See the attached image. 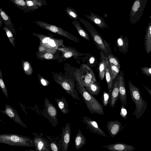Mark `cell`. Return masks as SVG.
<instances>
[{
	"label": "cell",
	"instance_id": "cell-1",
	"mask_svg": "<svg viewBox=\"0 0 151 151\" xmlns=\"http://www.w3.org/2000/svg\"><path fill=\"white\" fill-rule=\"evenodd\" d=\"M77 82V89L81 95L87 107L91 114H96L104 115L105 112L103 110L104 106L92 95L89 93L81 84L77 73L75 74Z\"/></svg>",
	"mask_w": 151,
	"mask_h": 151
},
{
	"label": "cell",
	"instance_id": "cell-2",
	"mask_svg": "<svg viewBox=\"0 0 151 151\" xmlns=\"http://www.w3.org/2000/svg\"><path fill=\"white\" fill-rule=\"evenodd\" d=\"M128 87L131 98L135 105V109L132 115L139 119L146 110L147 103L144 100L139 88L136 87L130 80L128 81Z\"/></svg>",
	"mask_w": 151,
	"mask_h": 151
},
{
	"label": "cell",
	"instance_id": "cell-3",
	"mask_svg": "<svg viewBox=\"0 0 151 151\" xmlns=\"http://www.w3.org/2000/svg\"><path fill=\"white\" fill-rule=\"evenodd\" d=\"M0 143L13 146H34L33 139L28 137L16 134H0Z\"/></svg>",
	"mask_w": 151,
	"mask_h": 151
},
{
	"label": "cell",
	"instance_id": "cell-4",
	"mask_svg": "<svg viewBox=\"0 0 151 151\" xmlns=\"http://www.w3.org/2000/svg\"><path fill=\"white\" fill-rule=\"evenodd\" d=\"M32 34L36 36L40 40L39 51H44L54 54L60 46H64L63 40H62L57 39L42 34L34 33Z\"/></svg>",
	"mask_w": 151,
	"mask_h": 151
},
{
	"label": "cell",
	"instance_id": "cell-5",
	"mask_svg": "<svg viewBox=\"0 0 151 151\" xmlns=\"http://www.w3.org/2000/svg\"><path fill=\"white\" fill-rule=\"evenodd\" d=\"M78 18L90 34L93 40L97 47L104 53H106L108 50L106 42L88 22L79 17Z\"/></svg>",
	"mask_w": 151,
	"mask_h": 151
},
{
	"label": "cell",
	"instance_id": "cell-6",
	"mask_svg": "<svg viewBox=\"0 0 151 151\" xmlns=\"http://www.w3.org/2000/svg\"><path fill=\"white\" fill-rule=\"evenodd\" d=\"M147 0H135L131 7L129 21L135 24L142 17Z\"/></svg>",
	"mask_w": 151,
	"mask_h": 151
},
{
	"label": "cell",
	"instance_id": "cell-7",
	"mask_svg": "<svg viewBox=\"0 0 151 151\" xmlns=\"http://www.w3.org/2000/svg\"><path fill=\"white\" fill-rule=\"evenodd\" d=\"M54 79L55 81L61 86L73 99L81 100L78 93L75 88V82L73 80L63 78L59 75L57 76Z\"/></svg>",
	"mask_w": 151,
	"mask_h": 151
},
{
	"label": "cell",
	"instance_id": "cell-8",
	"mask_svg": "<svg viewBox=\"0 0 151 151\" xmlns=\"http://www.w3.org/2000/svg\"><path fill=\"white\" fill-rule=\"evenodd\" d=\"M35 22L43 28L63 36L69 40L78 43L79 42L77 38L59 27L42 21H35Z\"/></svg>",
	"mask_w": 151,
	"mask_h": 151
},
{
	"label": "cell",
	"instance_id": "cell-9",
	"mask_svg": "<svg viewBox=\"0 0 151 151\" xmlns=\"http://www.w3.org/2000/svg\"><path fill=\"white\" fill-rule=\"evenodd\" d=\"M78 73L81 84L84 87L96 81L93 70L87 65L82 64Z\"/></svg>",
	"mask_w": 151,
	"mask_h": 151
},
{
	"label": "cell",
	"instance_id": "cell-10",
	"mask_svg": "<svg viewBox=\"0 0 151 151\" xmlns=\"http://www.w3.org/2000/svg\"><path fill=\"white\" fill-rule=\"evenodd\" d=\"M45 109L46 118L54 127H56L58 122L57 118V111L56 108L51 103L49 100L46 98L44 101Z\"/></svg>",
	"mask_w": 151,
	"mask_h": 151
},
{
	"label": "cell",
	"instance_id": "cell-11",
	"mask_svg": "<svg viewBox=\"0 0 151 151\" xmlns=\"http://www.w3.org/2000/svg\"><path fill=\"white\" fill-rule=\"evenodd\" d=\"M33 139L36 151H51L50 143L47 139L36 133H33Z\"/></svg>",
	"mask_w": 151,
	"mask_h": 151
},
{
	"label": "cell",
	"instance_id": "cell-12",
	"mask_svg": "<svg viewBox=\"0 0 151 151\" xmlns=\"http://www.w3.org/2000/svg\"><path fill=\"white\" fill-rule=\"evenodd\" d=\"M83 121L86 125L87 129L91 132L100 135L103 137H107V135L100 128L96 121L92 120L88 116H83Z\"/></svg>",
	"mask_w": 151,
	"mask_h": 151
},
{
	"label": "cell",
	"instance_id": "cell-13",
	"mask_svg": "<svg viewBox=\"0 0 151 151\" xmlns=\"http://www.w3.org/2000/svg\"><path fill=\"white\" fill-rule=\"evenodd\" d=\"M0 112L22 127L27 128L21 119L17 111L11 106L6 104L4 110H0Z\"/></svg>",
	"mask_w": 151,
	"mask_h": 151
},
{
	"label": "cell",
	"instance_id": "cell-14",
	"mask_svg": "<svg viewBox=\"0 0 151 151\" xmlns=\"http://www.w3.org/2000/svg\"><path fill=\"white\" fill-rule=\"evenodd\" d=\"M62 137L60 139L62 142V151H67L70 140L71 130L70 124L67 123L65 127H62Z\"/></svg>",
	"mask_w": 151,
	"mask_h": 151
},
{
	"label": "cell",
	"instance_id": "cell-15",
	"mask_svg": "<svg viewBox=\"0 0 151 151\" xmlns=\"http://www.w3.org/2000/svg\"><path fill=\"white\" fill-rule=\"evenodd\" d=\"M106 127L110 136L112 137L117 135L124 128L122 124L118 120L107 122Z\"/></svg>",
	"mask_w": 151,
	"mask_h": 151
},
{
	"label": "cell",
	"instance_id": "cell-16",
	"mask_svg": "<svg viewBox=\"0 0 151 151\" xmlns=\"http://www.w3.org/2000/svg\"><path fill=\"white\" fill-rule=\"evenodd\" d=\"M102 147L106 148L109 151H132L135 150L131 145L121 143L109 144Z\"/></svg>",
	"mask_w": 151,
	"mask_h": 151
},
{
	"label": "cell",
	"instance_id": "cell-17",
	"mask_svg": "<svg viewBox=\"0 0 151 151\" xmlns=\"http://www.w3.org/2000/svg\"><path fill=\"white\" fill-rule=\"evenodd\" d=\"M119 81V98L122 105H127V96L124 79L123 75L117 78Z\"/></svg>",
	"mask_w": 151,
	"mask_h": 151
},
{
	"label": "cell",
	"instance_id": "cell-18",
	"mask_svg": "<svg viewBox=\"0 0 151 151\" xmlns=\"http://www.w3.org/2000/svg\"><path fill=\"white\" fill-rule=\"evenodd\" d=\"M119 81L117 78L116 80L114 83L112 90L110 94L109 104L110 107L112 108L115 107L116 101L119 98Z\"/></svg>",
	"mask_w": 151,
	"mask_h": 151
},
{
	"label": "cell",
	"instance_id": "cell-19",
	"mask_svg": "<svg viewBox=\"0 0 151 151\" xmlns=\"http://www.w3.org/2000/svg\"><path fill=\"white\" fill-rule=\"evenodd\" d=\"M86 17L101 29L108 27L104 19L98 15L90 12V15L84 14Z\"/></svg>",
	"mask_w": 151,
	"mask_h": 151
},
{
	"label": "cell",
	"instance_id": "cell-20",
	"mask_svg": "<svg viewBox=\"0 0 151 151\" xmlns=\"http://www.w3.org/2000/svg\"><path fill=\"white\" fill-rule=\"evenodd\" d=\"M25 2L28 12L34 11L47 4L45 0H25Z\"/></svg>",
	"mask_w": 151,
	"mask_h": 151
},
{
	"label": "cell",
	"instance_id": "cell-21",
	"mask_svg": "<svg viewBox=\"0 0 151 151\" xmlns=\"http://www.w3.org/2000/svg\"><path fill=\"white\" fill-rule=\"evenodd\" d=\"M105 59L106 68L105 75L106 76V80L107 82L109 93L110 94L113 88V79L112 78V74L107 58L105 57Z\"/></svg>",
	"mask_w": 151,
	"mask_h": 151
},
{
	"label": "cell",
	"instance_id": "cell-22",
	"mask_svg": "<svg viewBox=\"0 0 151 151\" xmlns=\"http://www.w3.org/2000/svg\"><path fill=\"white\" fill-rule=\"evenodd\" d=\"M0 17L5 25L14 34L16 32L10 17L0 7Z\"/></svg>",
	"mask_w": 151,
	"mask_h": 151
},
{
	"label": "cell",
	"instance_id": "cell-23",
	"mask_svg": "<svg viewBox=\"0 0 151 151\" xmlns=\"http://www.w3.org/2000/svg\"><path fill=\"white\" fill-rule=\"evenodd\" d=\"M144 45L146 52L150 54L151 52V22L149 23L146 29Z\"/></svg>",
	"mask_w": 151,
	"mask_h": 151
},
{
	"label": "cell",
	"instance_id": "cell-24",
	"mask_svg": "<svg viewBox=\"0 0 151 151\" xmlns=\"http://www.w3.org/2000/svg\"><path fill=\"white\" fill-rule=\"evenodd\" d=\"M47 138L49 140L51 151H62V142L59 139L58 137L55 138L53 137L48 136Z\"/></svg>",
	"mask_w": 151,
	"mask_h": 151
},
{
	"label": "cell",
	"instance_id": "cell-25",
	"mask_svg": "<svg viewBox=\"0 0 151 151\" xmlns=\"http://www.w3.org/2000/svg\"><path fill=\"white\" fill-rule=\"evenodd\" d=\"M57 50L61 51L63 57L66 58L79 55V52L76 49L70 47L63 46V47H58Z\"/></svg>",
	"mask_w": 151,
	"mask_h": 151
},
{
	"label": "cell",
	"instance_id": "cell-26",
	"mask_svg": "<svg viewBox=\"0 0 151 151\" xmlns=\"http://www.w3.org/2000/svg\"><path fill=\"white\" fill-rule=\"evenodd\" d=\"M86 142V139L85 137L83 135L81 130L78 129L74 140L76 149L78 150L81 149Z\"/></svg>",
	"mask_w": 151,
	"mask_h": 151
},
{
	"label": "cell",
	"instance_id": "cell-27",
	"mask_svg": "<svg viewBox=\"0 0 151 151\" xmlns=\"http://www.w3.org/2000/svg\"><path fill=\"white\" fill-rule=\"evenodd\" d=\"M57 104L61 112L65 114H67L70 111V110L68 108V104L67 101L63 96L61 99L55 98Z\"/></svg>",
	"mask_w": 151,
	"mask_h": 151
},
{
	"label": "cell",
	"instance_id": "cell-28",
	"mask_svg": "<svg viewBox=\"0 0 151 151\" xmlns=\"http://www.w3.org/2000/svg\"><path fill=\"white\" fill-rule=\"evenodd\" d=\"M85 87L87 91L92 95H98L101 89L99 83L96 81Z\"/></svg>",
	"mask_w": 151,
	"mask_h": 151
},
{
	"label": "cell",
	"instance_id": "cell-29",
	"mask_svg": "<svg viewBox=\"0 0 151 151\" xmlns=\"http://www.w3.org/2000/svg\"><path fill=\"white\" fill-rule=\"evenodd\" d=\"M100 53L101 55V60L99 67V76L100 79L102 81L103 80L105 74L106 56H105L104 54V52L102 51H101Z\"/></svg>",
	"mask_w": 151,
	"mask_h": 151
},
{
	"label": "cell",
	"instance_id": "cell-30",
	"mask_svg": "<svg viewBox=\"0 0 151 151\" xmlns=\"http://www.w3.org/2000/svg\"><path fill=\"white\" fill-rule=\"evenodd\" d=\"M72 24L76 29L78 32L81 37L88 40H90L88 35L82 27L79 21L73 20L72 22Z\"/></svg>",
	"mask_w": 151,
	"mask_h": 151
},
{
	"label": "cell",
	"instance_id": "cell-31",
	"mask_svg": "<svg viewBox=\"0 0 151 151\" xmlns=\"http://www.w3.org/2000/svg\"><path fill=\"white\" fill-rule=\"evenodd\" d=\"M54 54L44 51H39L37 53L36 56L40 60L55 59L58 56Z\"/></svg>",
	"mask_w": 151,
	"mask_h": 151
},
{
	"label": "cell",
	"instance_id": "cell-32",
	"mask_svg": "<svg viewBox=\"0 0 151 151\" xmlns=\"http://www.w3.org/2000/svg\"><path fill=\"white\" fill-rule=\"evenodd\" d=\"M15 6L24 12H28L25 0H9Z\"/></svg>",
	"mask_w": 151,
	"mask_h": 151
},
{
	"label": "cell",
	"instance_id": "cell-33",
	"mask_svg": "<svg viewBox=\"0 0 151 151\" xmlns=\"http://www.w3.org/2000/svg\"><path fill=\"white\" fill-rule=\"evenodd\" d=\"M22 65L23 70L25 74L28 76L31 75L33 72V69L30 63L28 61H24L22 59Z\"/></svg>",
	"mask_w": 151,
	"mask_h": 151
},
{
	"label": "cell",
	"instance_id": "cell-34",
	"mask_svg": "<svg viewBox=\"0 0 151 151\" xmlns=\"http://www.w3.org/2000/svg\"><path fill=\"white\" fill-rule=\"evenodd\" d=\"M65 11L67 15L73 20H77L79 17L77 12L70 7L66 8Z\"/></svg>",
	"mask_w": 151,
	"mask_h": 151
},
{
	"label": "cell",
	"instance_id": "cell-35",
	"mask_svg": "<svg viewBox=\"0 0 151 151\" xmlns=\"http://www.w3.org/2000/svg\"><path fill=\"white\" fill-rule=\"evenodd\" d=\"M3 29L5 31L10 42L14 47L15 45L14 42L15 38L14 37L12 32L5 25L4 26Z\"/></svg>",
	"mask_w": 151,
	"mask_h": 151
},
{
	"label": "cell",
	"instance_id": "cell-36",
	"mask_svg": "<svg viewBox=\"0 0 151 151\" xmlns=\"http://www.w3.org/2000/svg\"><path fill=\"white\" fill-rule=\"evenodd\" d=\"M116 44L118 47L122 48L124 50L127 47L128 43L127 41H126L125 39L121 35V37L118 39Z\"/></svg>",
	"mask_w": 151,
	"mask_h": 151
},
{
	"label": "cell",
	"instance_id": "cell-37",
	"mask_svg": "<svg viewBox=\"0 0 151 151\" xmlns=\"http://www.w3.org/2000/svg\"><path fill=\"white\" fill-rule=\"evenodd\" d=\"M0 87L3 94L7 97H9L7 91L2 78V73L0 69Z\"/></svg>",
	"mask_w": 151,
	"mask_h": 151
},
{
	"label": "cell",
	"instance_id": "cell-38",
	"mask_svg": "<svg viewBox=\"0 0 151 151\" xmlns=\"http://www.w3.org/2000/svg\"><path fill=\"white\" fill-rule=\"evenodd\" d=\"M107 58L109 63L113 64L120 69V63L119 60L116 58L113 55H110L108 56Z\"/></svg>",
	"mask_w": 151,
	"mask_h": 151
},
{
	"label": "cell",
	"instance_id": "cell-39",
	"mask_svg": "<svg viewBox=\"0 0 151 151\" xmlns=\"http://www.w3.org/2000/svg\"><path fill=\"white\" fill-rule=\"evenodd\" d=\"M110 94L105 91L103 92V96L101 99L102 103L104 106H106L109 101Z\"/></svg>",
	"mask_w": 151,
	"mask_h": 151
},
{
	"label": "cell",
	"instance_id": "cell-40",
	"mask_svg": "<svg viewBox=\"0 0 151 151\" xmlns=\"http://www.w3.org/2000/svg\"><path fill=\"white\" fill-rule=\"evenodd\" d=\"M109 64L112 74V78L114 80L119 72L120 69L112 63H109Z\"/></svg>",
	"mask_w": 151,
	"mask_h": 151
},
{
	"label": "cell",
	"instance_id": "cell-41",
	"mask_svg": "<svg viewBox=\"0 0 151 151\" xmlns=\"http://www.w3.org/2000/svg\"><path fill=\"white\" fill-rule=\"evenodd\" d=\"M142 72L145 75L151 77V68L147 67H144L141 68Z\"/></svg>",
	"mask_w": 151,
	"mask_h": 151
},
{
	"label": "cell",
	"instance_id": "cell-42",
	"mask_svg": "<svg viewBox=\"0 0 151 151\" xmlns=\"http://www.w3.org/2000/svg\"><path fill=\"white\" fill-rule=\"evenodd\" d=\"M127 111L125 106L122 105L120 112V115L124 119H125L127 118Z\"/></svg>",
	"mask_w": 151,
	"mask_h": 151
},
{
	"label": "cell",
	"instance_id": "cell-43",
	"mask_svg": "<svg viewBox=\"0 0 151 151\" xmlns=\"http://www.w3.org/2000/svg\"><path fill=\"white\" fill-rule=\"evenodd\" d=\"M40 81L42 84L43 86H47L48 85V82H47L46 80L44 78L41 77Z\"/></svg>",
	"mask_w": 151,
	"mask_h": 151
},
{
	"label": "cell",
	"instance_id": "cell-44",
	"mask_svg": "<svg viewBox=\"0 0 151 151\" xmlns=\"http://www.w3.org/2000/svg\"><path fill=\"white\" fill-rule=\"evenodd\" d=\"M95 60V58L93 57H92L90 58L89 60V62L91 64H92L93 63Z\"/></svg>",
	"mask_w": 151,
	"mask_h": 151
},
{
	"label": "cell",
	"instance_id": "cell-45",
	"mask_svg": "<svg viewBox=\"0 0 151 151\" xmlns=\"http://www.w3.org/2000/svg\"><path fill=\"white\" fill-rule=\"evenodd\" d=\"M143 86L145 87V88H146V89L148 93H149V94L151 96V90L148 88L146 86L143 85Z\"/></svg>",
	"mask_w": 151,
	"mask_h": 151
},
{
	"label": "cell",
	"instance_id": "cell-46",
	"mask_svg": "<svg viewBox=\"0 0 151 151\" xmlns=\"http://www.w3.org/2000/svg\"><path fill=\"white\" fill-rule=\"evenodd\" d=\"M2 24V21L1 20L0 17V27H1Z\"/></svg>",
	"mask_w": 151,
	"mask_h": 151
},
{
	"label": "cell",
	"instance_id": "cell-47",
	"mask_svg": "<svg viewBox=\"0 0 151 151\" xmlns=\"http://www.w3.org/2000/svg\"><path fill=\"white\" fill-rule=\"evenodd\" d=\"M0 122H3V121H2V120L1 119H0Z\"/></svg>",
	"mask_w": 151,
	"mask_h": 151
}]
</instances>
